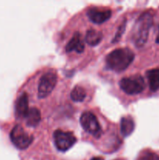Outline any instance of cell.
Returning <instances> with one entry per match:
<instances>
[{
	"mask_svg": "<svg viewBox=\"0 0 159 160\" xmlns=\"http://www.w3.org/2000/svg\"><path fill=\"white\" fill-rule=\"evenodd\" d=\"M153 15L150 12L142 13L133 25L131 32V40L137 48H141L147 42L150 30L153 25Z\"/></svg>",
	"mask_w": 159,
	"mask_h": 160,
	"instance_id": "cell-1",
	"label": "cell"
},
{
	"mask_svg": "<svg viewBox=\"0 0 159 160\" xmlns=\"http://www.w3.org/2000/svg\"><path fill=\"white\" fill-rule=\"evenodd\" d=\"M135 54L129 48H118L107 55L105 58L108 68L115 72L126 70L133 61Z\"/></svg>",
	"mask_w": 159,
	"mask_h": 160,
	"instance_id": "cell-2",
	"label": "cell"
},
{
	"mask_svg": "<svg viewBox=\"0 0 159 160\" xmlns=\"http://www.w3.org/2000/svg\"><path fill=\"white\" fill-rule=\"evenodd\" d=\"M118 84L123 92L130 95H138L145 89L144 79L140 75L122 78Z\"/></svg>",
	"mask_w": 159,
	"mask_h": 160,
	"instance_id": "cell-3",
	"label": "cell"
},
{
	"mask_svg": "<svg viewBox=\"0 0 159 160\" xmlns=\"http://www.w3.org/2000/svg\"><path fill=\"white\" fill-rule=\"evenodd\" d=\"M80 123L83 129L86 132L91 134L96 138L101 137V134H102L101 127L96 116L92 112L86 111V112H83L80 119Z\"/></svg>",
	"mask_w": 159,
	"mask_h": 160,
	"instance_id": "cell-4",
	"label": "cell"
},
{
	"mask_svg": "<svg viewBox=\"0 0 159 160\" xmlns=\"http://www.w3.org/2000/svg\"><path fill=\"white\" fill-rule=\"evenodd\" d=\"M10 140L14 146L18 149L24 150L27 148L32 143L34 138L25 131L23 127L17 124L11 131Z\"/></svg>",
	"mask_w": 159,
	"mask_h": 160,
	"instance_id": "cell-5",
	"label": "cell"
},
{
	"mask_svg": "<svg viewBox=\"0 0 159 160\" xmlns=\"http://www.w3.org/2000/svg\"><path fill=\"white\" fill-rule=\"evenodd\" d=\"M55 145L59 151L65 152L71 148L76 142V138L70 131L56 130L53 134Z\"/></svg>",
	"mask_w": 159,
	"mask_h": 160,
	"instance_id": "cell-6",
	"label": "cell"
},
{
	"mask_svg": "<svg viewBox=\"0 0 159 160\" xmlns=\"http://www.w3.org/2000/svg\"><path fill=\"white\" fill-rule=\"evenodd\" d=\"M57 84V75L54 72H47L42 75L38 84V98H45L51 93Z\"/></svg>",
	"mask_w": 159,
	"mask_h": 160,
	"instance_id": "cell-7",
	"label": "cell"
},
{
	"mask_svg": "<svg viewBox=\"0 0 159 160\" xmlns=\"http://www.w3.org/2000/svg\"><path fill=\"white\" fill-rule=\"evenodd\" d=\"M89 20L97 24H101L109 20L112 17V10L106 8L91 7L87 11Z\"/></svg>",
	"mask_w": 159,
	"mask_h": 160,
	"instance_id": "cell-8",
	"label": "cell"
},
{
	"mask_svg": "<svg viewBox=\"0 0 159 160\" xmlns=\"http://www.w3.org/2000/svg\"><path fill=\"white\" fill-rule=\"evenodd\" d=\"M29 102L28 95L26 92L22 93L16 101L15 114L17 118H26L29 112Z\"/></svg>",
	"mask_w": 159,
	"mask_h": 160,
	"instance_id": "cell-9",
	"label": "cell"
},
{
	"mask_svg": "<svg viewBox=\"0 0 159 160\" xmlns=\"http://www.w3.org/2000/svg\"><path fill=\"white\" fill-rule=\"evenodd\" d=\"M84 50V44L81 38V35L80 33H75L70 42L67 43L65 46V51L67 52H76L77 53L83 52Z\"/></svg>",
	"mask_w": 159,
	"mask_h": 160,
	"instance_id": "cell-10",
	"label": "cell"
},
{
	"mask_svg": "<svg viewBox=\"0 0 159 160\" xmlns=\"http://www.w3.org/2000/svg\"><path fill=\"white\" fill-rule=\"evenodd\" d=\"M135 129V123L130 116H125L122 117L121 122H120V130L121 133L124 138L128 137L133 132Z\"/></svg>",
	"mask_w": 159,
	"mask_h": 160,
	"instance_id": "cell-11",
	"label": "cell"
},
{
	"mask_svg": "<svg viewBox=\"0 0 159 160\" xmlns=\"http://www.w3.org/2000/svg\"><path fill=\"white\" fill-rule=\"evenodd\" d=\"M146 75L151 91L153 92H157L159 89V68L147 70Z\"/></svg>",
	"mask_w": 159,
	"mask_h": 160,
	"instance_id": "cell-12",
	"label": "cell"
},
{
	"mask_svg": "<svg viewBox=\"0 0 159 160\" xmlns=\"http://www.w3.org/2000/svg\"><path fill=\"white\" fill-rule=\"evenodd\" d=\"M103 38V34L101 31H97V30L89 29L87 31L85 35V42L90 46H95L98 45L101 42Z\"/></svg>",
	"mask_w": 159,
	"mask_h": 160,
	"instance_id": "cell-13",
	"label": "cell"
},
{
	"mask_svg": "<svg viewBox=\"0 0 159 160\" xmlns=\"http://www.w3.org/2000/svg\"><path fill=\"white\" fill-rule=\"evenodd\" d=\"M25 119H26V123L28 127L35 128L39 124L41 120L40 110L37 108H31Z\"/></svg>",
	"mask_w": 159,
	"mask_h": 160,
	"instance_id": "cell-14",
	"label": "cell"
},
{
	"mask_svg": "<svg viewBox=\"0 0 159 160\" xmlns=\"http://www.w3.org/2000/svg\"><path fill=\"white\" fill-rule=\"evenodd\" d=\"M87 94L84 88L81 86H76L70 93V98L73 102H83L85 99Z\"/></svg>",
	"mask_w": 159,
	"mask_h": 160,
	"instance_id": "cell-15",
	"label": "cell"
},
{
	"mask_svg": "<svg viewBox=\"0 0 159 160\" xmlns=\"http://www.w3.org/2000/svg\"><path fill=\"white\" fill-rule=\"evenodd\" d=\"M136 160H159V156L151 150H143Z\"/></svg>",
	"mask_w": 159,
	"mask_h": 160,
	"instance_id": "cell-16",
	"label": "cell"
},
{
	"mask_svg": "<svg viewBox=\"0 0 159 160\" xmlns=\"http://www.w3.org/2000/svg\"><path fill=\"white\" fill-rule=\"evenodd\" d=\"M126 20H124V21L120 24V26L118 27V30H117L116 34H115V37H114L113 40H112V42H113V43L114 42H118V40L121 38L122 35H123V34L125 31V29H126Z\"/></svg>",
	"mask_w": 159,
	"mask_h": 160,
	"instance_id": "cell-17",
	"label": "cell"
},
{
	"mask_svg": "<svg viewBox=\"0 0 159 160\" xmlns=\"http://www.w3.org/2000/svg\"><path fill=\"white\" fill-rule=\"evenodd\" d=\"M90 160H104L102 157H94Z\"/></svg>",
	"mask_w": 159,
	"mask_h": 160,
	"instance_id": "cell-18",
	"label": "cell"
},
{
	"mask_svg": "<svg viewBox=\"0 0 159 160\" xmlns=\"http://www.w3.org/2000/svg\"><path fill=\"white\" fill-rule=\"evenodd\" d=\"M156 42H157V44H159V33H158V34H157V39H156Z\"/></svg>",
	"mask_w": 159,
	"mask_h": 160,
	"instance_id": "cell-19",
	"label": "cell"
},
{
	"mask_svg": "<svg viewBox=\"0 0 159 160\" xmlns=\"http://www.w3.org/2000/svg\"><path fill=\"white\" fill-rule=\"evenodd\" d=\"M115 160H123V159H115Z\"/></svg>",
	"mask_w": 159,
	"mask_h": 160,
	"instance_id": "cell-20",
	"label": "cell"
}]
</instances>
